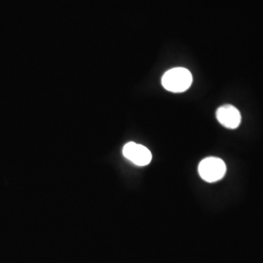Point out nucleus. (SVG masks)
<instances>
[{
	"instance_id": "nucleus-1",
	"label": "nucleus",
	"mask_w": 263,
	"mask_h": 263,
	"mask_svg": "<svg viewBox=\"0 0 263 263\" xmlns=\"http://www.w3.org/2000/svg\"><path fill=\"white\" fill-rule=\"evenodd\" d=\"M192 74L183 67H176L168 70L162 77L163 87L173 93H182L192 84Z\"/></svg>"
},
{
	"instance_id": "nucleus-2",
	"label": "nucleus",
	"mask_w": 263,
	"mask_h": 263,
	"mask_svg": "<svg viewBox=\"0 0 263 263\" xmlns=\"http://www.w3.org/2000/svg\"><path fill=\"white\" fill-rule=\"evenodd\" d=\"M198 172L205 181L216 182L226 176V163L217 157H208L200 162Z\"/></svg>"
},
{
	"instance_id": "nucleus-3",
	"label": "nucleus",
	"mask_w": 263,
	"mask_h": 263,
	"mask_svg": "<svg viewBox=\"0 0 263 263\" xmlns=\"http://www.w3.org/2000/svg\"><path fill=\"white\" fill-rule=\"evenodd\" d=\"M123 155L137 166H146L152 160V154L149 149L132 141L123 147Z\"/></svg>"
},
{
	"instance_id": "nucleus-4",
	"label": "nucleus",
	"mask_w": 263,
	"mask_h": 263,
	"mask_svg": "<svg viewBox=\"0 0 263 263\" xmlns=\"http://www.w3.org/2000/svg\"><path fill=\"white\" fill-rule=\"evenodd\" d=\"M216 118L218 122L228 129H236L241 124V113L231 104L220 106L216 111Z\"/></svg>"
}]
</instances>
